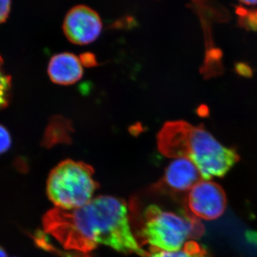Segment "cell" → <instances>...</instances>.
Wrapping results in <instances>:
<instances>
[{
    "label": "cell",
    "mask_w": 257,
    "mask_h": 257,
    "mask_svg": "<svg viewBox=\"0 0 257 257\" xmlns=\"http://www.w3.org/2000/svg\"><path fill=\"white\" fill-rule=\"evenodd\" d=\"M157 143L165 157L192 161L203 180L224 177L239 160L234 149L221 145L204 126L182 120L166 122L157 135Z\"/></svg>",
    "instance_id": "obj_2"
},
{
    "label": "cell",
    "mask_w": 257,
    "mask_h": 257,
    "mask_svg": "<svg viewBox=\"0 0 257 257\" xmlns=\"http://www.w3.org/2000/svg\"><path fill=\"white\" fill-rule=\"evenodd\" d=\"M147 257H207V253L199 243L191 240L177 251L150 249Z\"/></svg>",
    "instance_id": "obj_10"
},
{
    "label": "cell",
    "mask_w": 257,
    "mask_h": 257,
    "mask_svg": "<svg viewBox=\"0 0 257 257\" xmlns=\"http://www.w3.org/2000/svg\"><path fill=\"white\" fill-rule=\"evenodd\" d=\"M236 70L238 73L244 76V77L251 76V68L245 64L240 63L237 64L236 67Z\"/></svg>",
    "instance_id": "obj_15"
},
{
    "label": "cell",
    "mask_w": 257,
    "mask_h": 257,
    "mask_svg": "<svg viewBox=\"0 0 257 257\" xmlns=\"http://www.w3.org/2000/svg\"><path fill=\"white\" fill-rule=\"evenodd\" d=\"M11 6V0H0V24L8 18Z\"/></svg>",
    "instance_id": "obj_13"
},
{
    "label": "cell",
    "mask_w": 257,
    "mask_h": 257,
    "mask_svg": "<svg viewBox=\"0 0 257 257\" xmlns=\"http://www.w3.org/2000/svg\"><path fill=\"white\" fill-rule=\"evenodd\" d=\"M47 72L52 82L67 86L79 82L84 70L80 58L70 52H63L51 58Z\"/></svg>",
    "instance_id": "obj_8"
},
{
    "label": "cell",
    "mask_w": 257,
    "mask_h": 257,
    "mask_svg": "<svg viewBox=\"0 0 257 257\" xmlns=\"http://www.w3.org/2000/svg\"><path fill=\"white\" fill-rule=\"evenodd\" d=\"M143 216L138 240L150 245V249L177 251L188 240L200 237L204 231L199 219L188 213L179 214L152 204Z\"/></svg>",
    "instance_id": "obj_3"
},
{
    "label": "cell",
    "mask_w": 257,
    "mask_h": 257,
    "mask_svg": "<svg viewBox=\"0 0 257 257\" xmlns=\"http://www.w3.org/2000/svg\"><path fill=\"white\" fill-rule=\"evenodd\" d=\"M80 60L83 65L85 66V67H94L97 63L96 57L91 53L82 54L81 55Z\"/></svg>",
    "instance_id": "obj_14"
},
{
    "label": "cell",
    "mask_w": 257,
    "mask_h": 257,
    "mask_svg": "<svg viewBox=\"0 0 257 257\" xmlns=\"http://www.w3.org/2000/svg\"><path fill=\"white\" fill-rule=\"evenodd\" d=\"M63 30L69 41L74 45H89L100 35L102 23L94 10L84 5H78L66 15Z\"/></svg>",
    "instance_id": "obj_6"
},
{
    "label": "cell",
    "mask_w": 257,
    "mask_h": 257,
    "mask_svg": "<svg viewBox=\"0 0 257 257\" xmlns=\"http://www.w3.org/2000/svg\"><path fill=\"white\" fill-rule=\"evenodd\" d=\"M256 18H257V10L256 11Z\"/></svg>",
    "instance_id": "obj_18"
},
{
    "label": "cell",
    "mask_w": 257,
    "mask_h": 257,
    "mask_svg": "<svg viewBox=\"0 0 257 257\" xmlns=\"http://www.w3.org/2000/svg\"><path fill=\"white\" fill-rule=\"evenodd\" d=\"M11 145V136L9 132L4 126L0 124V155L9 150Z\"/></svg>",
    "instance_id": "obj_12"
},
{
    "label": "cell",
    "mask_w": 257,
    "mask_h": 257,
    "mask_svg": "<svg viewBox=\"0 0 257 257\" xmlns=\"http://www.w3.org/2000/svg\"><path fill=\"white\" fill-rule=\"evenodd\" d=\"M92 166L80 161H62L51 171L47 194L55 208L74 209L86 205L98 188Z\"/></svg>",
    "instance_id": "obj_4"
},
{
    "label": "cell",
    "mask_w": 257,
    "mask_h": 257,
    "mask_svg": "<svg viewBox=\"0 0 257 257\" xmlns=\"http://www.w3.org/2000/svg\"><path fill=\"white\" fill-rule=\"evenodd\" d=\"M203 180L199 170L189 159H174L166 168L162 183L175 192H189Z\"/></svg>",
    "instance_id": "obj_7"
},
{
    "label": "cell",
    "mask_w": 257,
    "mask_h": 257,
    "mask_svg": "<svg viewBox=\"0 0 257 257\" xmlns=\"http://www.w3.org/2000/svg\"><path fill=\"white\" fill-rule=\"evenodd\" d=\"M73 133V126L70 120L62 116H56L47 128L45 143L50 147L57 144L69 145L72 143Z\"/></svg>",
    "instance_id": "obj_9"
},
{
    "label": "cell",
    "mask_w": 257,
    "mask_h": 257,
    "mask_svg": "<svg viewBox=\"0 0 257 257\" xmlns=\"http://www.w3.org/2000/svg\"><path fill=\"white\" fill-rule=\"evenodd\" d=\"M0 257H8V253H7L3 247L0 246Z\"/></svg>",
    "instance_id": "obj_17"
},
{
    "label": "cell",
    "mask_w": 257,
    "mask_h": 257,
    "mask_svg": "<svg viewBox=\"0 0 257 257\" xmlns=\"http://www.w3.org/2000/svg\"><path fill=\"white\" fill-rule=\"evenodd\" d=\"M45 231L65 249L87 253L100 245L130 254L147 257L134 234L128 206L111 196L93 198L77 209L55 208L44 217Z\"/></svg>",
    "instance_id": "obj_1"
},
{
    "label": "cell",
    "mask_w": 257,
    "mask_h": 257,
    "mask_svg": "<svg viewBox=\"0 0 257 257\" xmlns=\"http://www.w3.org/2000/svg\"><path fill=\"white\" fill-rule=\"evenodd\" d=\"M3 63L0 55V109L8 106L11 96V77L5 72Z\"/></svg>",
    "instance_id": "obj_11"
},
{
    "label": "cell",
    "mask_w": 257,
    "mask_h": 257,
    "mask_svg": "<svg viewBox=\"0 0 257 257\" xmlns=\"http://www.w3.org/2000/svg\"><path fill=\"white\" fill-rule=\"evenodd\" d=\"M185 205L187 213L197 219L214 220L224 214L226 194L219 184L202 180L189 191Z\"/></svg>",
    "instance_id": "obj_5"
},
{
    "label": "cell",
    "mask_w": 257,
    "mask_h": 257,
    "mask_svg": "<svg viewBox=\"0 0 257 257\" xmlns=\"http://www.w3.org/2000/svg\"><path fill=\"white\" fill-rule=\"evenodd\" d=\"M240 2L243 4L247 5H257V0H239Z\"/></svg>",
    "instance_id": "obj_16"
}]
</instances>
